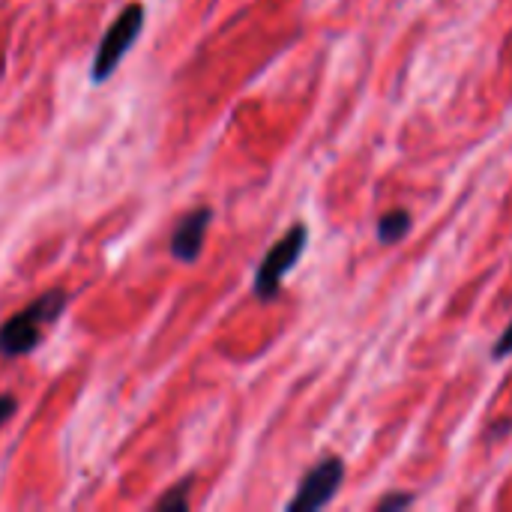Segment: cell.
Here are the masks:
<instances>
[{
    "label": "cell",
    "instance_id": "7a4b0ae2",
    "mask_svg": "<svg viewBox=\"0 0 512 512\" xmlns=\"http://www.w3.org/2000/svg\"><path fill=\"white\" fill-rule=\"evenodd\" d=\"M144 18H147L144 6H141V3H129V6L111 21V27L105 30V36H102V42H99V48H96V54H93V66H90V81H93V84H105V81L117 72L120 60H123V57L132 51V45L138 42V36H141V30H144Z\"/></svg>",
    "mask_w": 512,
    "mask_h": 512
},
{
    "label": "cell",
    "instance_id": "3957f363",
    "mask_svg": "<svg viewBox=\"0 0 512 512\" xmlns=\"http://www.w3.org/2000/svg\"><path fill=\"white\" fill-rule=\"evenodd\" d=\"M306 243H309V228L300 225V222L294 228H288V234L273 243V249L264 255V261L258 264V273H255L252 291H255L258 300H273L279 294L282 279L294 270V264L300 261Z\"/></svg>",
    "mask_w": 512,
    "mask_h": 512
},
{
    "label": "cell",
    "instance_id": "52a82bcc",
    "mask_svg": "<svg viewBox=\"0 0 512 512\" xmlns=\"http://www.w3.org/2000/svg\"><path fill=\"white\" fill-rule=\"evenodd\" d=\"M156 510H162V512L189 510V480H186V483H180V486H174L165 498H159V501H156Z\"/></svg>",
    "mask_w": 512,
    "mask_h": 512
},
{
    "label": "cell",
    "instance_id": "9c48e42d",
    "mask_svg": "<svg viewBox=\"0 0 512 512\" xmlns=\"http://www.w3.org/2000/svg\"><path fill=\"white\" fill-rule=\"evenodd\" d=\"M15 408H18V402L12 396H0V429L9 423V417H15Z\"/></svg>",
    "mask_w": 512,
    "mask_h": 512
},
{
    "label": "cell",
    "instance_id": "5b68a950",
    "mask_svg": "<svg viewBox=\"0 0 512 512\" xmlns=\"http://www.w3.org/2000/svg\"><path fill=\"white\" fill-rule=\"evenodd\" d=\"M210 219H213V210L210 207H198L192 213H186L174 231H171V255L183 264H192L198 255H201V246H204V237H207V228H210Z\"/></svg>",
    "mask_w": 512,
    "mask_h": 512
},
{
    "label": "cell",
    "instance_id": "ba28073f",
    "mask_svg": "<svg viewBox=\"0 0 512 512\" xmlns=\"http://www.w3.org/2000/svg\"><path fill=\"white\" fill-rule=\"evenodd\" d=\"M411 504H414V495H387V498H381V501H378V510L381 512L405 510V507H411Z\"/></svg>",
    "mask_w": 512,
    "mask_h": 512
},
{
    "label": "cell",
    "instance_id": "277c9868",
    "mask_svg": "<svg viewBox=\"0 0 512 512\" xmlns=\"http://www.w3.org/2000/svg\"><path fill=\"white\" fill-rule=\"evenodd\" d=\"M342 480H345V465H342V459L330 456V459L318 462V465L303 477V483L297 486V495L288 501V510L315 512L321 510V507H327V504L336 498Z\"/></svg>",
    "mask_w": 512,
    "mask_h": 512
},
{
    "label": "cell",
    "instance_id": "30bf717a",
    "mask_svg": "<svg viewBox=\"0 0 512 512\" xmlns=\"http://www.w3.org/2000/svg\"><path fill=\"white\" fill-rule=\"evenodd\" d=\"M507 354H512V324L504 330V336L495 345V357H507Z\"/></svg>",
    "mask_w": 512,
    "mask_h": 512
},
{
    "label": "cell",
    "instance_id": "8992f818",
    "mask_svg": "<svg viewBox=\"0 0 512 512\" xmlns=\"http://www.w3.org/2000/svg\"><path fill=\"white\" fill-rule=\"evenodd\" d=\"M411 231V213L408 210H390L387 216L378 219V240L381 243H399Z\"/></svg>",
    "mask_w": 512,
    "mask_h": 512
},
{
    "label": "cell",
    "instance_id": "6da1fadb",
    "mask_svg": "<svg viewBox=\"0 0 512 512\" xmlns=\"http://www.w3.org/2000/svg\"><path fill=\"white\" fill-rule=\"evenodd\" d=\"M66 291L54 288L39 294L30 306H24L21 312H15L3 327H0V357H24L30 351H36L45 339V333L54 327V321L66 312Z\"/></svg>",
    "mask_w": 512,
    "mask_h": 512
}]
</instances>
